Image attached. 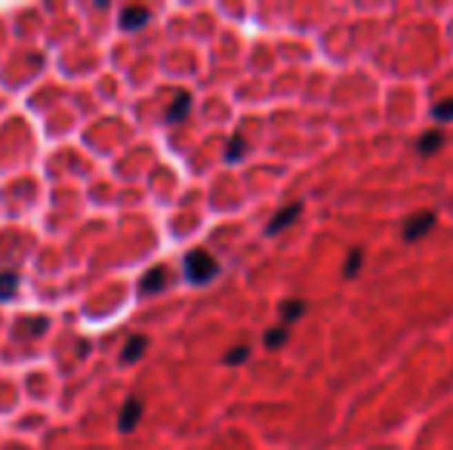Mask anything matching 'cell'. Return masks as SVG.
<instances>
[{"label": "cell", "mask_w": 453, "mask_h": 450, "mask_svg": "<svg viewBox=\"0 0 453 450\" xmlns=\"http://www.w3.org/2000/svg\"><path fill=\"white\" fill-rule=\"evenodd\" d=\"M361 262H364V253H361V250H352L349 266H345V277H354V271H358Z\"/></svg>", "instance_id": "2e32d148"}, {"label": "cell", "mask_w": 453, "mask_h": 450, "mask_svg": "<svg viewBox=\"0 0 453 450\" xmlns=\"http://www.w3.org/2000/svg\"><path fill=\"white\" fill-rule=\"evenodd\" d=\"M435 213L432 210H425V213H416V216H410L404 225V241H419L423 235H429L432 228H435Z\"/></svg>", "instance_id": "7a4b0ae2"}, {"label": "cell", "mask_w": 453, "mask_h": 450, "mask_svg": "<svg viewBox=\"0 0 453 450\" xmlns=\"http://www.w3.org/2000/svg\"><path fill=\"white\" fill-rule=\"evenodd\" d=\"M188 111H192V96H188V92H179L167 111V124H182L188 117Z\"/></svg>", "instance_id": "8992f818"}, {"label": "cell", "mask_w": 453, "mask_h": 450, "mask_svg": "<svg viewBox=\"0 0 453 450\" xmlns=\"http://www.w3.org/2000/svg\"><path fill=\"white\" fill-rule=\"evenodd\" d=\"M139 416H142V401L127 398V404L121 410V432H133V429L139 426Z\"/></svg>", "instance_id": "277c9868"}, {"label": "cell", "mask_w": 453, "mask_h": 450, "mask_svg": "<svg viewBox=\"0 0 453 450\" xmlns=\"http://www.w3.org/2000/svg\"><path fill=\"white\" fill-rule=\"evenodd\" d=\"M432 117H435L438 124H450L453 121V99H444V102L432 105Z\"/></svg>", "instance_id": "8fae6325"}, {"label": "cell", "mask_w": 453, "mask_h": 450, "mask_svg": "<svg viewBox=\"0 0 453 450\" xmlns=\"http://www.w3.org/2000/svg\"><path fill=\"white\" fill-rule=\"evenodd\" d=\"M305 312V302L302 300H293V302H287L284 309H281V315H284V327L287 324H293V321H299V315Z\"/></svg>", "instance_id": "7c38bea8"}, {"label": "cell", "mask_w": 453, "mask_h": 450, "mask_svg": "<svg viewBox=\"0 0 453 450\" xmlns=\"http://www.w3.org/2000/svg\"><path fill=\"white\" fill-rule=\"evenodd\" d=\"M216 275H219V262L207 250H192L185 256V277L192 284H210Z\"/></svg>", "instance_id": "6da1fadb"}, {"label": "cell", "mask_w": 453, "mask_h": 450, "mask_svg": "<svg viewBox=\"0 0 453 450\" xmlns=\"http://www.w3.org/2000/svg\"><path fill=\"white\" fill-rule=\"evenodd\" d=\"M441 142H444L441 130H429V133L419 139V151H423V155H432V151H438V145H441Z\"/></svg>", "instance_id": "30bf717a"}, {"label": "cell", "mask_w": 453, "mask_h": 450, "mask_svg": "<svg viewBox=\"0 0 453 450\" xmlns=\"http://www.w3.org/2000/svg\"><path fill=\"white\" fill-rule=\"evenodd\" d=\"M299 213H302V204H290V207H284L272 222H268V235H278V231H284L287 225H293V219H296Z\"/></svg>", "instance_id": "5b68a950"}, {"label": "cell", "mask_w": 453, "mask_h": 450, "mask_svg": "<svg viewBox=\"0 0 453 450\" xmlns=\"http://www.w3.org/2000/svg\"><path fill=\"white\" fill-rule=\"evenodd\" d=\"M225 157H228L232 164H234V161H241V157H244V139L234 136L232 142H228V155H225Z\"/></svg>", "instance_id": "9a60e30c"}, {"label": "cell", "mask_w": 453, "mask_h": 450, "mask_svg": "<svg viewBox=\"0 0 453 450\" xmlns=\"http://www.w3.org/2000/svg\"><path fill=\"white\" fill-rule=\"evenodd\" d=\"M247 358H250V346H238V349H232V352L225 355V364L228 367H234V364H244Z\"/></svg>", "instance_id": "5bb4252c"}, {"label": "cell", "mask_w": 453, "mask_h": 450, "mask_svg": "<svg viewBox=\"0 0 453 450\" xmlns=\"http://www.w3.org/2000/svg\"><path fill=\"white\" fill-rule=\"evenodd\" d=\"M145 22H148V10H142V6H130V10L121 12V25L123 28H130V31L142 28Z\"/></svg>", "instance_id": "52a82bcc"}, {"label": "cell", "mask_w": 453, "mask_h": 450, "mask_svg": "<svg viewBox=\"0 0 453 450\" xmlns=\"http://www.w3.org/2000/svg\"><path fill=\"white\" fill-rule=\"evenodd\" d=\"M287 333H290V330H287V327L268 330V333H265V346H268V349H278V346H284V342H287Z\"/></svg>", "instance_id": "4fadbf2b"}, {"label": "cell", "mask_w": 453, "mask_h": 450, "mask_svg": "<svg viewBox=\"0 0 453 450\" xmlns=\"http://www.w3.org/2000/svg\"><path fill=\"white\" fill-rule=\"evenodd\" d=\"M145 346H148V340H145V336H130V342H127V349H123V355H121V358L127 361V364L139 361L142 355H145Z\"/></svg>", "instance_id": "ba28073f"}, {"label": "cell", "mask_w": 453, "mask_h": 450, "mask_svg": "<svg viewBox=\"0 0 453 450\" xmlns=\"http://www.w3.org/2000/svg\"><path fill=\"white\" fill-rule=\"evenodd\" d=\"M19 290V275L16 271H0V300H12Z\"/></svg>", "instance_id": "9c48e42d"}, {"label": "cell", "mask_w": 453, "mask_h": 450, "mask_svg": "<svg viewBox=\"0 0 453 450\" xmlns=\"http://www.w3.org/2000/svg\"><path fill=\"white\" fill-rule=\"evenodd\" d=\"M163 284H167V268H163V266H154L151 271H145V277H142L139 293H142V296L161 293V290H163Z\"/></svg>", "instance_id": "3957f363"}]
</instances>
